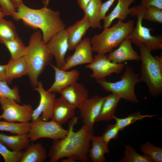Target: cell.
<instances>
[{"label": "cell", "instance_id": "4fadbf2b", "mask_svg": "<svg viewBox=\"0 0 162 162\" xmlns=\"http://www.w3.org/2000/svg\"><path fill=\"white\" fill-rule=\"evenodd\" d=\"M46 46L55 58L56 66L61 69L65 63V57L69 47L68 34L65 29L55 34Z\"/></svg>", "mask_w": 162, "mask_h": 162}, {"label": "cell", "instance_id": "1f68e13d", "mask_svg": "<svg viewBox=\"0 0 162 162\" xmlns=\"http://www.w3.org/2000/svg\"><path fill=\"white\" fill-rule=\"evenodd\" d=\"M141 152L149 157L152 162H162V148L146 141L140 146Z\"/></svg>", "mask_w": 162, "mask_h": 162}, {"label": "cell", "instance_id": "5bb4252c", "mask_svg": "<svg viewBox=\"0 0 162 162\" xmlns=\"http://www.w3.org/2000/svg\"><path fill=\"white\" fill-rule=\"evenodd\" d=\"M105 96L95 95L86 99L78 108L83 124L93 130L96 119L99 115Z\"/></svg>", "mask_w": 162, "mask_h": 162}, {"label": "cell", "instance_id": "484cf974", "mask_svg": "<svg viewBox=\"0 0 162 162\" xmlns=\"http://www.w3.org/2000/svg\"><path fill=\"white\" fill-rule=\"evenodd\" d=\"M101 0H91L84 11L90 25L91 28H102L100 17Z\"/></svg>", "mask_w": 162, "mask_h": 162}, {"label": "cell", "instance_id": "277c9868", "mask_svg": "<svg viewBox=\"0 0 162 162\" xmlns=\"http://www.w3.org/2000/svg\"><path fill=\"white\" fill-rule=\"evenodd\" d=\"M134 21L126 22L118 20L110 28H104L100 34L94 35L90 39L93 51L105 54L113 51L130 35L134 28Z\"/></svg>", "mask_w": 162, "mask_h": 162}, {"label": "cell", "instance_id": "ac0fdd59", "mask_svg": "<svg viewBox=\"0 0 162 162\" xmlns=\"http://www.w3.org/2000/svg\"><path fill=\"white\" fill-rule=\"evenodd\" d=\"M90 27V24L86 16L84 15L81 20L65 29L68 36V50H71L75 49Z\"/></svg>", "mask_w": 162, "mask_h": 162}, {"label": "cell", "instance_id": "ee69618b", "mask_svg": "<svg viewBox=\"0 0 162 162\" xmlns=\"http://www.w3.org/2000/svg\"><path fill=\"white\" fill-rule=\"evenodd\" d=\"M5 16V15L3 13L1 8H0V18H3Z\"/></svg>", "mask_w": 162, "mask_h": 162}, {"label": "cell", "instance_id": "8d00e7d4", "mask_svg": "<svg viewBox=\"0 0 162 162\" xmlns=\"http://www.w3.org/2000/svg\"><path fill=\"white\" fill-rule=\"evenodd\" d=\"M0 5L5 16H12L16 11L10 0H0Z\"/></svg>", "mask_w": 162, "mask_h": 162}, {"label": "cell", "instance_id": "9c48e42d", "mask_svg": "<svg viewBox=\"0 0 162 162\" xmlns=\"http://www.w3.org/2000/svg\"><path fill=\"white\" fill-rule=\"evenodd\" d=\"M0 105L3 111L0 120L13 122L28 123L32 120L33 109L30 104L20 105L15 100L0 97Z\"/></svg>", "mask_w": 162, "mask_h": 162}, {"label": "cell", "instance_id": "3957f363", "mask_svg": "<svg viewBox=\"0 0 162 162\" xmlns=\"http://www.w3.org/2000/svg\"><path fill=\"white\" fill-rule=\"evenodd\" d=\"M28 47V52L23 57L28 68V75L31 85L34 88L37 86L39 76L46 67L50 64L53 56L43 41L40 31L32 34Z\"/></svg>", "mask_w": 162, "mask_h": 162}, {"label": "cell", "instance_id": "cb8c5ba5", "mask_svg": "<svg viewBox=\"0 0 162 162\" xmlns=\"http://www.w3.org/2000/svg\"><path fill=\"white\" fill-rule=\"evenodd\" d=\"M26 149L20 162H42L46 158V150L40 143H30Z\"/></svg>", "mask_w": 162, "mask_h": 162}, {"label": "cell", "instance_id": "7a4b0ae2", "mask_svg": "<svg viewBox=\"0 0 162 162\" xmlns=\"http://www.w3.org/2000/svg\"><path fill=\"white\" fill-rule=\"evenodd\" d=\"M12 16L15 21L21 20L30 27L40 29L42 33L43 40L46 44L55 34L65 29L66 27L59 11L53 10L45 6L35 9L22 3Z\"/></svg>", "mask_w": 162, "mask_h": 162}, {"label": "cell", "instance_id": "d6a6232c", "mask_svg": "<svg viewBox=\"0 0 162 162\" xmlns=\"http://www.w3.org/2000/svg\"><path fill=\"white\" fill-rule=\"evenodd\" d=\"M8 83L6 80H0V97H5L13 100L17 102L21 103V99L18 87L15 86L11 88Z\"/></svg>", "mask_w": 162, "mask_h": 162}, {"label": "cell", "instance_id": "4dcf8cb0", "mask_svg": "<svg viewBox=\"0 0 162 162\" xmlns=\"http://www.w3.org/2000/svg\"><path fill=\"white\" fill-rule=\"evenodd\" d=\"M124 156L120 160V162H152L150 158L137 153L130 146L125 145Z\"/></svg>", "mask_w": 162, "mask_h": 162}, {"label": "cell", "instance_id": "8992f818", "mask_svg": "<svg viewBox=\"0 0 162 162\" xmlns=\"http://www.w3.org/2000/svg\"><path fill=\"white\" fill-rule=\"evenodd\" d=\"M120 80L115 82L105 79L96 80V81L105 91L117 94L122 98L134 103L138 104V100L135 92L136 85L140 82V74L126 65Z\"/></svg>", "mask_w": 162, "mask_h": 162}, {"label": "cell", "instance_id": "2e32d148", "mask_svg": "<svg viewBox=\"0 0 162 162\" xmlns=\"http://www.w3.org/2000/svg\"><path fill=\"white\" fill-rule=\"evenodd\" d=\"M55 73L54 81L47 91L55 93L59 92L71 84L76 82L79 79L80 74L76 69L69 71L64 70L50 64Z\"/></svg>", "mask_w": 162, "mask_h": 162}, {"label": "cell", "instance_id": "9a60e30c", "mask_svg": "<svg viewBox=\"0 0 162 162\" xmlns=\"http://www.w3.org/2000/svg\"><path fill=\"white\" fill-rule=\"evenodd\" d=\"M59 93L64 101L76 109H78L89 97L88 92L84 85L76 82L63 89Z\"/></svg>", "mask_w": 162, "mask_h": 162}, {"label": "cell", "instance_id": "d4e9b609", "mask_svg": "<svg viewBox=\"0 0 162 162\" xmlns=\"http://www.w3.org/2000/svg\"><path fill=\"white\" fill-rule=\"evenodd\" d=\"M92 146L88 152V156L93 162H104L105 154L109 153L108 145L104 142L102 136L92 137Z\"/></svg>", "mask_w": 162, "mask_h": 162}, {"label": "cell", "instance_id": "e0dca14e", "mask_svg": "<svg viewBox=\"0 0 162 162\" xmlns=\"http://www.w3.org/2000/svg\"><path fill=\"white\" fill-rule=\"evenodd\" d=\"M118 48L109 52L107 57L113 62L120 64L128 61H138L140 60L138 52L133 48L129 38L124 39Z\"/></svg>", "mask_w": 162, "mask_h": 162}, {"label": "cell", "instance_id": "f1b7e54d", "mask_svg": "<svg viewBox=\"0 0 162 162\" xmlns=\"http://www.w3.org/2000/svg\"><path fill=\"white\" fill-rule=\"evenodd\" d=\"M18 37L13 22L3 18H0V43L4 44L5 41Z\"/></svg>", "mask_w": 162, "mask_h": 162}, {"label": "cell", "instance_id": "7402d4cb", "mask_svg": "<svg viewBox=\"0 0 162 162\" xmlns=\"http://www.w3.org/2000/svg\"><path fill=\"white\" fill-rule=\"evenodd\" d=\"M6 65V81L10 83L13 80L28 75V67L23 57L11 58Z\"/></svg>", "mask_w": 162, "mask_h": 162}, {"label": "cell", "instance_id": "e575fe53", "mask_svg": "<svg viewBox=\"0 0 162 162\" xmlns=\"http://www.w3.org/2000/svg\"><path fill=\"white\" fill-rule=\"evenodd\" d=\"M22 152L10 151L4 145L0 142V154L5 162H19Z\"/></svg>", "mask_w": 162, "mask_h": 162}, {"label": "cell", "instance_id": "f35d334b", "mask_svg": "<svg viewBox=\"0 0 162 162\" xmlns=\"http://www.w3.org/2000/svg\"><path fill=\"white\" fill-rule=\"evenodd\" d=\"M140 4L146 8L153 6L162 9V0H141Z\"/></svg>", "mask_w": 162, "mask_h": 162}, {"label": "cell", "instance_id": "52a82bcc", "mask_svg": "<svg viewBox=\"0 0 162 162\" xmlns=\"http://www.w3.org/2000/svg\"><path fill=\"white\" fill-rule=\"evenodd\" d=\"M146 8L140 4L130 8L132 16H136L137 21L135 27L128 38L132 43L138 47L143 46L151 52L162 49V37L161 35L154 36L150 32L153 28H148L142 24L143 16Z\"/></svg>", "mask_w": 162, "mask_h": 162}, {"label": "cell", "instance_id": "ba28073f", "mask_svg": "<svg viewBox=\"0 0 162 162\" xmlns=\"http://www.w3.org/2000/svg\"><path fill=\"white\" fill-rule=\"evenodd\" d=\"M68 130L64 129L61 125L51 120L45 121L39 117L32 122L27 135L31 141H35L43 138L56 140L62 139L68 134Z\"/></svg>", "mask_w": 162, "mask_h": 162}, {"label": "cell", "instance_id": "d6986e66", "mask_svg": "<svg viewBox=\"0 0 162 162\" xmlns=\"http://www.w3.org/2000/svg\"><path fill=\"white\" fill-rule=\"evenodd\" d=\"M76 109L61 97L56 98L51 119L62 125L75 117Z\"/></svg>", "mask_w": 162, "mask_h": 162}, {"label": "cell", "instance_id": "6da1fadb", "mask_svg": "<svg viewBox=\"0 0 162 162\" xmlns=\"http://www.w3.org/2000/svg\"><path fill=\"white\" fill-rule=\"evenodd\" d=\"M77 120L75 117L72 119L68 133L64 138L54 140L48 153L50 162H55L65 157L75 162L89 160L88 156L93 130L83 124L77 131H74L73 127Z\"/></svg>", "mask_w": 162, "mask_h": 162}, {"label": "cell", "instance_id": "f546056e", "mask_svg": "<svg viewBox=\"0 0 162 162\" xmlns=\"http://www.w3.org/2000/svg\"><path fill=\"white\" fill-rule=\"evenodd\" d=\"M156 116V115H141L140 111H138L137 112L131 113L124 118H119L115 116L113 119L116 121V124L120 130H123L126 127L138 120H142L145 118H152Z\"/></svg>", "mask_w": 162, "mask_h": 162}, {"label": "cell", "instance_id": "60d3db41", "mask_svg": "<svg viewBox=\"0 0 162 162\" xmlns=\"http://www.w3.org/2000/svg\"><path fill=\"white\" fill-rule=\"evenodd\" d=\"M91 0H77L78 3L83 11Z\"/></svg>", "mask_w": 162, "mask_h": 162}, {"label": "cell", "instance_id": "d590c367", "mask_svg": "<svg viewBox=\"0 0 162 162\" xmlns=\"http://www.w3.org/2000/svg\"><path fill=\"white\" fill-rule=\"evenodd\" d=\"M120 129L116 123L108 125L102 136L105 142L108 145L110 141L118 138Z\"/></svg>", "mask_w": 162, "mask_h": 162}, {"label": "cell", "instance_id": "30bf717a", "mask_svg": "<svg viewBox=\"0 0 162 162\" xmlns=\"http://www.w3.org/2000/svg\"><path fill=\"white\" fill-rule=\"evenodd\" d=\"M125 65L122 63L112 62L105 54H98L93 57L92 62L86 66L91 69L92 73L91 77L97 79H105L112 74H120L124 68Z\"/></svg>", "mask_w": 162, "mask_h": 162}, {"label": "cell", "instance_id": "4316f807", "mask_svg": "<svg viewBox=\"0 0 162 162\" xmlns=\"http://www.w3.org/2000/svg\"><path fill=\"white\" fill-rule=\"evenodd\" d=\"M9 51L11 58L23 57L28 52V46H25L19 37L5 41L4 44Z\"/></svg>", "mask_w": 162, "mask_h": 162}, {"label": "cell", "instance_id": "83f0119b", "mask_svg": "<svg viewBox=\"0 0 162 162\" xmlns=\"http://www.w3.org/2000/svg\"><path fill=\"white\" fill-rule=\"evenodd\" d=\"M31 124L32 122H13L0 120V130L8 131L15 134H27Z\"/></svg>", "mask_w": 162, "mask_h": 162}, {"label": "cell", "instance_id": "74e56055", "mask_svg": "<svg viewBox=\"0 0 162 162\" xmlns=\"http://www.w3.org/2000/svg\"><path fill=\"white\" fill-rule=\"evenodd\" d=\"M118 0H108L102 3L100 12V17L101 20H104L107 12L115 1Z\"/></svg>", "mask_w": 162, "mask_h": 162}, {"label": "cell", "instance_id": "ffe728a7", "mask_svg": "<svg viewBox=\"0 0 162 162\" xmlns=\"http://www.w3.org/2000/svg\"><path fill=\"white\" fill-rule=\"evenodd\" d=\"M122 98L113 93L105 96L95 122L108 121L113 119L118 104Z\"/></svg>", "mask_w": 162, "mask_h": 162}, {"label": "cell", "instance_id": "5b68a950", "mask_svg": "<svg viewBox=\"0 0 162 162\" xmlns=\"http://www.w3.org/2000/svg\"><path fill=\"white\" fill-rule=\"evenodd\" d=\"M139 48L141 61L140 82L146 84L151 96L157 97L162 94V56H153L144 46Z\"/></svg>", "mask_w": 162, "mask_h": 162}, {"label": "cell", "instance_id": "b9f144b4", "mask_svg": "<svg viewBox=\"0 0 162 162\" xmlns=\"http://www.w3.org/2000/svg\"><path fill=\"white\" fill-rule=\"evenodd\" d=\"M14 7L16 9L23 3V0H10Z\"/></svg>", "mask_w": 162, "mask_h": 162}, {"label": "cell", "instance_id": "ab89813d", "mask_svg": "<svg viewBox=\"0 0 162 162\" xmlns=\"http://www.w3.org/2000/svg\"><path fill=\"white\" fill-rule=\"evenodd\" d=\"M6 81V65L0 64V80Z\"/></svg>", "mask_w": 162, "mask_h": 162}, {"label": "cell", "instance_id": "603a6c76", "mask_svg": "<svg viewBox=\"0 0 162 162\" xmlns=\"http://www.w3.org/2000/svg\"><path fill=\"white\" fill-rule=\"evenodd\" d=\"M0 142L12 151L20 152L26 149L31 140L27 134L8 135L0 133Z\"/></svg>", "mask_w": 162, "mask_h": 162}, {"label": "cell", "instance_id": "836d02e7", "mask_svg": "<svg viewBox=\"0 0 162 162\" xmlns=\"http://www.w3.org/2000/svg\"><path fill=\"white\" fill-rule=\"evenodd\" d=\"M143 18L153 22L162 24V9L150 6L146 8Z\"/></svg>", "mask_w": 162, "mask_h": 162}, {"label": "cell", "instance_id": "44dd1931", "mask_svg": "<svg viewBox=\"0 0 162 162\" xmlns=\"http://www.w3.org/2000/svg\"><path fill=\"white\" fill-rule=\"evenodd\" d=\"M136 0H118V2L112 11L106 16L104 20V28H109L112 22L116 19L123 21L128 18L130 14V5Z\"/></svg>", "mask_w": 162, "mask_h": 162}, {"label": "cell", "instance_id": "7c38bea8", "mask_svg": "<svg viewBox=\"0 0 162 162\" xmlns=\"http://www.w3.org/2000/svg\"><path fill=\"white\" fill-rule=\"evenodd\" d=\"M74 54L65 59V62L61 68L67 70L76 66L92 62L93 50L90 39L88 37L84 38L76 46Z\"/></svg>", "mask_w": 162, "mask_h": 162}, {"label": "cell", "instance_id": "7bdbcfd3", "mask_svg": "<svg viewBox=\"0 0 162 162\" xmlns=\"http://www.w3.org/2000/svg\"><path fill=\"white\" fill-rule=\"evenodd\" d=\"M50 0H42L44 6L47 7L49 2Z\"/></svg>", "mask_w": 162, "mask_h": 162}, {"label": "cell", "instance_id": "8fae6325", "mask_svg": "<svg viewBox=\"0 0 162 162\" xmlns=\"http://www.w3.org/2000/svg\"><path fill=\"white\" fill-rule=\"evenodd\" d=\"M34 90L39 93L40 100L38 106L33 110L32 120L33 122L35 121L42 114L41 119L44 121H48L52 118L56 99L55 94L46 90L41 81H38L37 86Z\"/></svg>", "mask_w": 162, "mask_h": 162}]
</instances>
